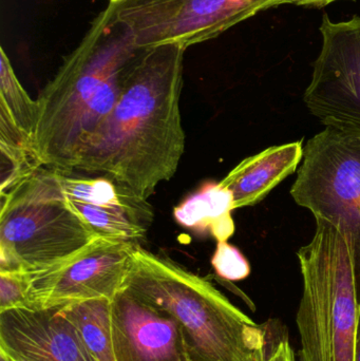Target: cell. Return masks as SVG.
I'll use <instances>...</instances> for the list:
<instances>
[{"mask_svg":"<svg viewBox=\"0 0 360 361\" xmlns=\"http://www.w3.org/2000/svg\"><path fill=\"white\" fill-rule=\"evenodd\" d=\"M55 175L68 205L97 237L144 241L154 216L147 199L105 176L85 177L76 171Z\"/></svg>","mask_w":360,"mask_h":361,"instance_id":"10","label":"cell"},{"mask_svg":"<svg viewBox=\"0 0 360 361\" xmlns=\"http://www.w3.org/2000/svg\"><path fill=\"white\" fill-rule=\"evenodd\" d=\"M73 324L94 361H116L111 331V299L97 298L58 309Z\"/></svg>","mask_w":360,"mask_h":361,"instance_id":"15","label":"cell"},{"mask_svg":"<svg viewBox=\"0 0 360 361\" xmlns=\"http://www.w3.org/2000/svg\"><path fill=\"white\" fill-rule=\"evenodd\" d=\"M186 49H139L116 106L101 123L74 171L105 176L148 199L177 173L185 152L181 99Z\"/></svg>","mask_w":360,"mask_h":361,"instance_id":"1","label":"cell"},{"mask_svg":"<svg viewBox=\"0 0 360 361\" xmlns=\"http://www.w3.org/2000/svg\"><path fill=\"white\" fill-rule=\"evenodd\" d=\"M337 0H291V4L297 6H325Z\"/></svg>","mask_w":360,"mask_h":361,"instance_id":"20","label":"cell"},{"mask_svg":"<svg viewBox=\"0 0 360 361\" xmlns=\"http://www.w3.org/2000/svg\"><path fill=\"white\" fill-rule=\"evenodd\" d=\"M110 4H116V6H120V4H124V2L129 1V0H109Z\"/></svg>","mask_w":360,"mask_h":361,"instance_id":"22","label":"cell"},{"mask_svg":"<svg viewBox=\"0 0 360 361\" xmlns=\"http://www.w3.org/2000/svg\"><path fill=\"white\" fill-rule=\"evenodd\" d=\"M263 361H297L295 352L290 343L289 337L283 339L275 348L274 351Z\"/></svg>","mask_w":360,"mask_h":361,"instance_id":"19","label":"cell"},{"mask_svg":"<svg viewBox=\"0 0 360 361\" xmlns=\"http://www.w3.org/2000/svg\"><path fill=\"white\" fill-rule=\"evenodd\" d=\"M0 197V271H42L99 239L68 205L55 171L46 167Z\"/></svg>","mask_w":360,"mask_h":361,"instance_id":"5","label":"cell"},{"mask_svg":"<svg viewBox=\"0 0 360 361\" xmlns=\"http://www.w3.org/2000/svg\"><path fill=\"white\" fill-rule=\"evenodd\" d=\"M321 32L304 103L325 126L360 131V17L333 23L323 15Z\"/></svg>","mask_w":360,"mask_h":361,"instance_id":"9","label":"cell"},{"mask_svg":"<svg viewBox=\"0 0 360 361\" xmlns=\"http://www.w3.org/2000/svg\"><path fill=\"white\" fill-rule=\"evenodd\" d=\"M0 354L4 361H94L58 309L1 312Z\"/></svg>","mask_w":360,"mask_h":361,"instance_id":"12","label":"cell"},{"mask_svg":"<svg viewBox=\"0 0 360 361\" xmlns=\"http://www.w3.org/2000/svg\"><path fill=\"white\" fill-rule=\"evenodd\" d=\"M124 288L181 326L194 361H263L289 337L280 320L256 324L207 278L141 244Z\"/></svg>","mask_w":360,"mask_h":361,"instance_id":"3","label":"cell"},{"mask_svg":"<svg viewBox=\"0 0 360 361\" xmlns=\"http://www.w3.org/2000/svg\"><path fill=\"white\" fill-rule=\"evenodd\" d=\"M0 111L6 114L19 129L35 142L38 104L34 101L15 74L10 59L0 49Z\"/></svg>","mask_w":360,"mask_h":361,"instance_id":"16","label":"cell"},{"mask_svg":"<svg viewBox=\"0 0 360 361\" xmlns=\"http://www.w3.org/2000/svg\"><path fill=\"white\" fill-rule=\"evenodd\" d=\"M116 8L109 4L95 17L36 99L35 146L42 167L74 171L85 146L120 97L139 48Z\"/></svg>","mask_w":360,"mask_h":361,"instance_id":"2","label":"cell"},{"mask_svg":"<svg viewBox=\"0 0 360 361\" xmlns=\"http://www.w3.org/2000/svg\"><path fill=\"white\" fill-rule=\"evenodd\" d=\"M18 307H27L25 275L0 271V313Z\"/></svg>","mask_w":360,"mask_h":361,"instance_id":"18","label":"cell"},{"mask_svg":"<svg viewBox=\"0 0 360 361\" xmlns=\"http://www.w3.org/2000/svg\"><path fill=\"white\" fill-rule=\"evenodd\" d=\"M234 197L221 183L207 182L173 209L179 225L201 235L226 242L235 233Z\"/></svg>","mask_w":360,"mask_h":361,"instance_id":"14","label":"cell"},{"mask_svg":"<svg viewBox=\"0 0 360 361\" xmlns=\"http://www.w3.org/2000/svg\"><path fill=\"white\" fill-rule=\"evenodd\" d=\"M116 361H194L181 326L123 290L111 300Z\"/></svg>","mask_w":360,"mask_h":361,"instance_id":"11","label":"cell"},{"mask_svg":"<svg viewBox=\"0 0 360 361\" xmlns=\"http://www.w3.org/2000/svg\"><path fill=\"white\" fill-rule=\"evenodd\" d=\"M297 252L304 290L296 324L297 361H354L360 315V226L315 218Z\"/></svg>","mask_w":360,"mask_h":361,"instance_id":"4","label":"cell"},{"mask_svg":"<svg viewBox=\"0 0 360 361\" xmlns=\"http://www.w3.org/2000/svg\"><path fill=\"white\" fill-rule=\"evenodd\" d=\"M354 361H360V315L357 324L356 338H355Z\"/></svg>","mask_w":360,"mask_h":361,"instance_id":"21","label":"cell"},{"mask_svg":"<svg viewBox=\"0 0 360 361\" xmlns=\"http://www.w3.org/2000/svg\"><path fill=\"white\" fill-rule=\"evenodd\" d=\"M291 189L315 218L360 225V131L325 126L309 140Z\"/></svg>","mask_w":360,"mask_h":361,"instance_id":"7","label":"cell"},{"mask_svg":"<svg viewBox=\"0 0 360 361\" xmlns=\"http://www.w3.org/2000/svg\"><path fill=\"white\" fill-rule=\"evenodd\" d=\"M302 158V141L272 146L239 163L220 183L232 191L235 209L254 206L293 175Z\"/></svg>","mask_w":360,"mask_h":361,"instance_id":"13","label":"cell"},{"mask_svg":"<svg viewBox=\"0 0 360 361\" xmlns=\"http://www.w3.org/2000/svg\"><path fill=\"white\" fill-rule=\"evenodd\" d=\"M135 245L99 238L57 264L23 274L27 307L54 310L90 299L112 300L124 290Z\"/></svg>","mask_w":360,"mask_h":361,"instance_id":"8","label":"cell"},{"mask_svg":"<svg viewBox=\"0 0 360 361\" xmlns=\"http://www.w3.org/2000/svg\"><path fill=\"white\" fill-rule=\"evenodd\" d=\"M211 265L218 277L226 282L242 281L251 275V264L236 246L226 242H217L211 257Z\"/></svg>","mask_w":360,"mask_h":361,"instance_id":"17","label":"cell"},{"mask_svg":"<svg viewBox=\"0 0 360 361\" xmlns=\"http://www.w3.org/2000/svg\"><path fill=\"white\" fill-rule=\"evenodd\" d=\"M283 4L291 0H129L118 6L116 16L137 48L177 44L187 49Z\"/></svg>","mask_w":360,"mask_h":361,"instance_id":"6","label":"cell"}]
</instances>
